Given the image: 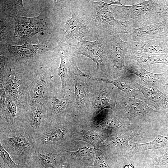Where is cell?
Instances as JSON below:
<instances>
[{
  "label": "cell",
  "instance_id": "1",
  "mask_svg": "<svg viewBox=\"0 0 168 168\" xmlns=\"http://www.w3.org/2000/svg\"><path fill=\"white\" fill-rule=\"evenodd\" d=\"M115 101V112L128 121L138 133L143 128L154 127L162 118L161 114L145 102L135 97H129L117 88Z\"/></svg>",
  "mask_w": 168,
  "mask_h": 168
},
{
  "label": "cell",
  "instance_id": "2",
  "mask_svg": "<svg viewBox=\"0 0 168 168\" xmlns=\"http://www.w3.org/2000/svg\"><path fill=\"white\" fill-rule=\"evenodd\" d=\"M91 2L96 10V15L89 25L87 34L97 40L116 34H127L140 25L133 19L121 21L115 18L109 8L113 5L111 2L106 3L103 1H91Z\"/></svg>",
  "mask_w": 168,
  "mask_h": 168
},
{
  "label": "cell",
  "instance_id": "3",
  "mask_svg": "<svg viewBox=\"0 0 168 168\" xmlns=\"http://www.w3.org/2000/svg\"><path fill=\"white\" fill-rule=\"evenodd\" d=\"M70 18L64 13L66 21L58 31L57 41L70 47L83 39L87 34L92 16L87 10L81 9L76 4L77 1H69Z\"/></svg>",
  "mask_w": 168,
  "mask_h": 168
},
{
  "label": "cell",
  "instance_id": "4",
  "mask_svg": "<svg viewBox=\"0 0 168 168\" xmlns=\"http://www.w3.org/2000/svg\"><path fill=\"white\" fill-rule=\"evenodd\" d=\"M53 5L49 4L41 7L39 15L35 17L8 16L7 17L12 18L15 22L13 42L16 44H21L40 32L53 29Z\"/></svg>",
  "mask_w": 168,
  "mask_h": 168
},
{
  "label": "cell",
  "instance_id": "5",
  "mask_svg": "<svg viewBox=\"0 0 168 168\" xmlns=\"http://www.w3.org/2000/svg\"><path fill=\"white\" fill-rule=\"evenodd\" d=\"M159 0H144L132 5H112L109 8L117 19L130 18L141 26L160 22L161 17L157 12Z\"/></svg>",
  "mask_w": 168,
  "mask_h": 168
},
{
  "label": "cell",
  "instance_id": "6",
  "mask_svg": "<svg viewBox=\"0 0 168 168\" xmlns=\"http://www.w3.org/2000/svg\"><path fill=\"white\" fill-rule=\"evenodd\" d=\"M74 128L70 122L54 121L49 123L33 138L36 146L53 145L66 150L74 139Z\"/></svg>",
  "mask_w": 168,
  "mask_h": 168
},
{
  "label": "cell",
  "instance_id": "7",
  "mask_svg": "<svg viewBox=\"0 0 168 168\" xmlns=\"http://www.w3.org/2000/svg\"><path fill=\"white\" fill-rule=\"evenodd\" d=\"M72 52L85 56L96 64V69L103 68L106 71L113 48L112 36L91 41L83 39L70 47Z\"/></svg>",
  "mask_w": 168,
  "mask_h": 168
},
{
  "label": "cell",
  "instance_id": "8",
  "mask_svg": "<svg viewBox=\"0 0 168 168\" xmlns=\"http://www.w3.org/2000/svg\"><path fill=\"white\" fill-rule=\"evenodd\" d=\"M0 143L13 161L23 168L35 147L33 137L21 133L10 137L0 131Z\"/></svg>",
  "mask_w": 168,
  "mask_h": 168
},
{
  "label": "cell",
  "instance_id": "9",
  "mask_svg": "<svg viewBox=\"0 0 168 168\" xmlns=\"http://www.w3.org/2000/svg\"><path fill=\"white\" fill-rule=\"evenodd\" d=\"M65 160L63 150L57 146H36L23 168H59Z\"/></svg>",
  "mask_w": 168,
  "mask_h": 168
},
{
  "label": "cell",
  "instance_id": "10",
  "mask_svg": "<svg viewBox=\"0 0 168 168\" xmlns=\"http://www.w3.org/2000/svg\"><path fill=\"white\" fill-rule=\"evenodd\" d=\"M38 39L36 44L26 41L21 45L8 44L0 48L1 54L13 60L26 61L38 57L53 49L47 41L41 38Z\"/></svg>",
  "mask_w": 168,
  "mask_h": 168
},
{
  "label": "cell",
  "instance_id": "11",
  "mask_svg": "<svg viewBox=\"0 0 168 168\" xmlns=\"http://www.w3.org/2000/svg\"><path fill=\"white\" fill-rule=\"evenodd\" d=\"M113 51L108 62L106 73L109 78H131L125 66V58L128 52L129 42L123 41L119 34L112 36Z\"/></svg>",
  "mask_w": 168,
  "mask_h": 168
},
{
  "label": "cell",
  "instance_id": "12",
  "mask_svg": "<svg viewBox=\"0 0 168 168\" xmlns=\"http://www.w3.org/2000/svg\"><path fill=\"white\" fill-rule=\"evenodd\" d=\"M139 135L131 128L123 129L110 135L103 143L105 151L116 157L130 158L131 146L129 141Z\"/></svg>",
  "mask_w": 168,
  "mask_h": 168
},
{
  "label": "cell",
  "instance_id": "13",
  "mask_svg": "<svg viewBox=\"0 0 168 168\" xmlns=\"http://www.w3.org/2000/svg\"><path fill=\"white\" fill-rule=\"evenodd\" d=\"M125 65L128 73L139 77L144 86L147 88L153 87L163 92L168 81V68L163 73L156 74L147 71L134 60H127Z\"/></svg>",
  "mask_w": 168,
  "mask_h": 168
},
{
  "label": "cell",
  "instance_id": "14",
  "mask_svg": "<svg viewBox=\"0 0 168 168\" xmlns=\"http://www.w3.org/2000/svg\"><path fill=\"white\" fill-rule=\"evenodd\" d=\"M49 124L45 108L41 103L31 104L25 111L21 133L33 137L43 130Z\"/></svg>",
  "mask_w": 168,
  "mask_h": 168
},
{
  "label": "cell",
  "instance_id": "15",
  "mask_svg": "<svg viewBox=\"0 0 168 168\" xmlns=\"http://www.w3.org/2000/svg\"><path fill=\"white\" fill-rule=\"evenodd\" d=\"M128 42H143L158 39L164 42L168 37V19L148 25H143L127 34Z\"/></svg>",
  "mask_w": 168,
  "mask_h": 168
},
{
  "label": "cell",
  "instance_id": "16",
  "mask_svg": "<svg viewBox=\"0 0 168 168\" xmlns=\"http://www.w3.org/2000/svg\"><path fill=\"white\" fill-rule=\"evenodd\" d=\"M92 124L96 127L102 128L107 138L112 133L124 128H131L135 132L128 121L109 109L102 110L94 117Z\"/></svg>",
  "mask_w": 168,
  "mask_h": 168
},
{
  "label": "cell",
  "instance_id": "17",
  "mask_svg": "<svg viewBox=\"0 0 168 168\" xmlns=\"http://www.w3.org/2000/svg\"><path fill=\"white\" fill-rule=\"evenodd\" d=\"M131 83L142 94L148 105L154 107L162 115L168 114V96L158 90L147 87L133 80Z\"/></svg>",
  "mask_w": 168,
  "mask_h": 168
},
{
  "label": "cell",
  "instance_id": "18",
  "mask_svg": "<svg viewBox=\"0 0 168 168\" xmlns=\"http://www.w3.org/2000/svg\"><path fill=\"white\" fill-rule=\"evenodd\" d=\"M116 89L117 88L112 84L108 83L100 87L95 95L93 104L94 117L105 109H109L115 111Z\"/></svg>",
  "mask_w": 168,
  "mask_h": 168
},
{
  "label": "cell",
  "instance_id": "19",
  "mask_svg": "<svg viewBox=\"0 0 168 168\" xmlns=\"http://www.w3.org/2000/svg\"><path fill=\"white\" fill-rule=\"evenodd\" d=\"M128 42V51L168 54V47L166 44L158 39L143 42Z\"/></svg>",
  "mask_w": 168,
  "mask_h": 168
},
{
  "label": "cell",
  "instance_id": "20",
  "mask_svg": "<svg viewBox=\"0 0 168 168\" xmlns=\"http://www.w3.org/2000/svg\"><path fill=\"white\" fill-rule=\"evenodd\" d=\"M89 79L112 84L129 97H135L141 93L139 90L133 87L131 84V78L111 79L90 76Z\"/></svg>",
  "mask_w": 168,
  "mask_h": 168
},
{
  "label": "cell",
  "instance_id": "21",
  "mask_svg": "<svg viewBox=\"0 0 168 168\" xmlns=\"http://www.w3.org/2000/svg\"><path fill=\"white\" fill-rule=\"evenodd\" d=\"M127 60H133L139 64L146 63L148 65L163 64L168 66V54H149L136 51H128Z\"/></svg>",
  "mask_w": 168,
  "mask_h": 168
},
{
  "label": "cell",
  "instance_id": "22",
  "mask_svg": "<svg viewBox=\"0 0 168 168\" xmlns=\"http://www.w3.org/2000/svg\"><path fill=\"white\" fill-rule=\"evenodd\" d=\"M65 160L73 159L82 165L92 166L94 163V152L92 148L83 146L75 151L63 150Z\"/></svg>",
  "mask_w": 168,
  "mask_h": 168
},
{
  "label": "cell",
  "instance_id": "23",
  "mask_svg": "<svg viewBox=\"0 0 168 168\" xmlns=\"http://www.w3.org/2000/svg\"><path fill=\"white\" fill-rule=\"evenodd\" d=\"M70 47L68 45L58 41L57 49L60 59L58 74L61 79L63 93L64 94L68 80V69L70 66L68 58V51Z\"/></svg>",
  "mask_w": 168,
  "mask_h": 168
},
{
  "label": "cell",
  "instance_id": "24",
  "mask_svg": "<svg viewBox=\"0 0 168 168\" xmlns=\"http://www.w3.org/2000/svg\"><path fill=\"white\" fill-rule=\"evenodd\" d=\"M131 149L130 158L138 152L152 149H159L168 147V137L157 135L152 141L146 143L132 142L130 144Z\"/></svg>",
  "mask_w": 168,
  "mask_h": 168
},
{
  "label": "cell",
  "instance_id": "25",
  "mask_svg": "<svg viewBox=\"0 0 168 168\" xmlns=\"http://www.w3.org/2000/svg\"><path fill=\"white\" fill-rule=\"evenodd\" d=\"M74 82L76 111L78 113L84 106L89 87L85 81L80 76L72 74Z\"/></svg>",
  "mask_w": 168,
  "mask_h": 168
},
{
  "label": "cell",
  "instance_id": "26",
  "mask_svg": "<svg viewBox=\"0 0 168 168\" xmlns=\"http://www.w3.org/2000/svg\"><path fill=\"white\" fill-rule=\"evenodd\" d=\"M26 13L22 0H0V16L10 15L23 16Z\"/></svg>",
  "mask_w": 168,
  "mask_h": 168
},
{
  "label": "cell",
  "instance_id": "27",
  "mask_svg": "<svg viewBox=\"0 0 168 168\" xmlns=\"http://www.w3.org/2000/svg\"><path fill=\"white\" fill-rule=\"evenodd\" d=\"M9 18L0 16V48L11 44L13 40L15 26Z\"/></svg>",
  "mask_w": 168,
  "mask_h": 168
},
{
  "label": "cell",
  "instance_id": "28",
  "mask_svg": "<svg viewBox=\"0 0 168 168\" xmlns=\"http://www.w3.org/2000/svg\"><path fill=\"white\" fill-rule=\"evenodd\" d=\"M76 136L78 139L88 142L91 144H95L106 138L104 135H102L98 132L93 130L82 129L75 132L73 131V138Z\"/></svg>",
  "mask_w": 168,
  "mask_h": 168
},
{
  "label": "cell",
  "instance_id": "29",
  "mask_svg": "<svg viewBox=\"0 0 168 168\" xmlns=\"http://www.w3.org/2000/svg\"><path fill=\"white\" fill-rule=\"evenodd\" d=\"M116 157L105 151L102 152V154L98 152L96 154L92 168H113Z\"/></svg>",
  "mask_w": 168,
  "mask_h": 168
},
{
  "label": "cell",
  "instance_id": "30",
  "mask_svg": "<svg viewBox=\"0 0 168 168\" xmlns=\"http://www.w3.org/2000/svg\"><path fill=\"white\" fill-rule=\"evenodd\" d=\"M47 81L45 76L42 75L38 79L34 88L32 94V101L31 104L38 103L44 96L46 92Z\"/></svg>",
  "mask_w": 168,
  "mask_h": 168
},
{
  "label": "cell",
  "instance_id": "31",
  "mask_svg": "<svg viewBox=\"0 0 168 168\" xmlns=\"http://www.w3.org/2000/svg\"><path fill=\"white\" fill-rule=\"evenodd\" d=\"M8 77L5 82L6 87L8 92L10 96L16 100L19 94V85L14 73L11 71L10 68L8 69Z\"/></svg>",
  "mask_w": 168,
  "mask_h": 168
},
{
  "label": "cell",
  "instance_id": "32",
  "mask_svg": "<svg viewBox=\"0 0 168 168\" xmlns=\"http://www.w3.org/2000/svg\"><path fill=\"white\" fill-rule=\"evenodd\" d=\"M0 158L8 165L9 168H21L20 165L13 161L9 153L5 149L0 143Z\"/></svg>",
  "mask_w": 168,
  "mask_h": 168
},
{
  "label": "cell",
  "instance_id": "33",
  "mask_svg": "<svg viewBox=\"0 0 168 168\" xmlns=\"http://www.w3.org/2000/svg\"><path fill=\"white\" fill-rule=\"evenodd\" d=\"M153 163L156 165H161L168 168V151L161 156H156L154 159Z\"/></svg>",
  "mask_w": 168,
  "mask_h": 168
},
{
  "label": "cell",
  "instance_id": "34",
  "mask_svg": "<svg viewBox=\"0 0 168 168\" xmlns=\"http://www.w3.org/2000/svg\"><path fill=\"white\" fill-rule=\"evenodd\" d=\"M157 12L160 16L162 17L168 18V4H164L161 1H158L157 7Z\"/></svg>",
  "mask_w": 168,
  "mask_h": 168
},
{
  "label": "cell",
  "instance_id": "35",
  "mask_svg": "<svg viewBox=\"0 0 168 168\" xmlns=\"http://www.w3.org/2000/svg\"><path fill=\"white\" fill-rule=\"evenodd\" d=\"M0 108L3 107L4 105L6 102L5 93L4 89V86L2 84H0Z\"/></svg>",
  "mask_w": 168,
  "mask_h": 168
},
{
  "label": "cell",
  "instance_id": "36",
  "mask_svg": "<svg viewBox=\"0 0 168 168\" xmlns=\"http://www.w3.org/2000/svg\"><path fill=\"white\" fill-rule=\"evenodd\" d=\"M0 168H9L8 165L0 158Z\"/></svg>",
  "mask_w": 168,
  "mask_h": 168
},
{
  "label": "cell",
  "instance_id": "37",
  "mask_svg": "<svg viewBox=\"0 0 168 168\" xmlns=\"http://www.w3.org/2000/svg\"><path fill=\"white\" fill-rule=\"evenodd\" d=\"M110 2L112 3L113 5H116L117 4H119L120 5H123L121 3L120 0H110Z\"/></svg>",
  "mask_w": 168,
  "mask_h": 168
},
{
  "label": "cell",
  "instance_id": "38",
  "mask_svg": "<svg viewBox=\"0 0 168 168\" xmlns=\"http://www.w3.org/2000/svg\"><path fill=\"white\" fill-rule=\"evenodd\" d=\"M149 168H168L167 167H166L165 166L159 165H156L155 164H153L150 166Z\"/></svg>",
  "mask_w": 168,
  "mask_h": 168
},
{
  "label": "cell",
  "instance_id": "39",
  "mask_svg": "<svg viewBox=\"0 0 168 168\" xmlns=\"http://www.w3.org/2000/svg\"><path fill=\"white\" fill-rule=\"evenodd\" d=\"M168 96V81L165 86V88L163 92Z\"/></svg>",
  "mask_w": 168,
  "mask_h": 168
},
{
  "label": "cell",
  "instance_id": "40",
  "mask_svg": "<svg viewBox=\"0 0 168 168\" xmlns=\"http://www.w3.org/2000/svg\"><path fill=\"white\" fill-rule=\"evenodd\" d=\"M163 118L165 119V120L166 121V124L168 127V114L163 115Z\"/></svg>",
  "mask_w": 168,
  "mask_h": 168
},
{
  "label": "cell",
  "instance_id": "41",
  "mask_svg": "<svg viewBox=\"0 0 168 168\" xmlns=\"http://www.w3.org/2000/svg\"><path fill=\"white\" fill-rule=\"evenodd\" d=\"M124 168H134V167L132 164H128L125 165Z\"/></svg>",
  "mask_w": 168,
  "mask_h": 168
},
{
  "label": "cell",
  "instance_id": "42",
  "mask_svg": "<svg viewBox=\"0 0 168 168\" xmlns=\"http://www.w3.org/2000/svg\"><path fill=\"white\" fill-rule=\"evenodd\" d=\"M164 42L166 44L168 47V37L166 39Z\"/></svg>",
  "mask_w": 168,
  "mask_h": 168
},
{
  "label": "cell",
  "instance_id": "43",
  "mask_svg": "<svg viewBox=\"0 0 168 168\" xmlns=\"http://www.w3.org/2000/svg\"></svg>",
  "mask_w": 168,
  "mask_h": 168
}]
</instances>
